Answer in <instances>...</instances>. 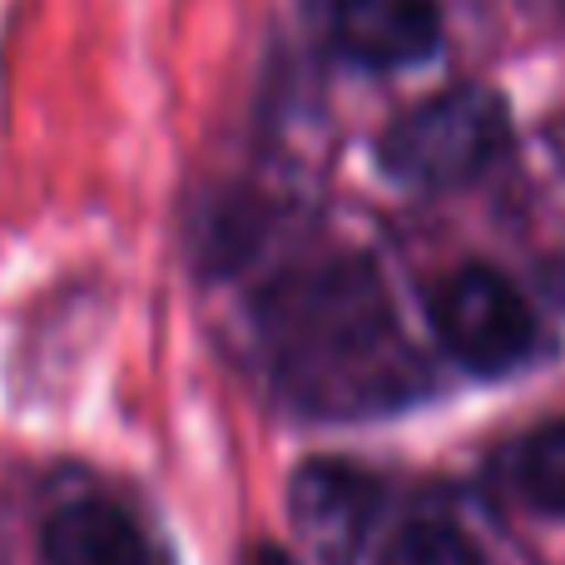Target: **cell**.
Masks as SVG:
<instances>
[{"mask_svg": "<svg viewBox=\"0 0 565 565\" xmlns=\"http://www.w3.org/2000/svg\"><path fill=\"white\" fill-rule=\"evenodd\" d=\"M377 565H487L477 541L457 531L451 521H407L397 536L387 541Z\"/></svg>", "mask_w": 565, "mask_h": 565, "instance_id": "cell-8", "label": "cell"}, {"mask_svg": "<svg viewBox=\"0 0 565 565\" xmlns=\"http://www.w3.org/2000/svg\"><path fill=\"white\" fill-rule=\"evenodd\" d=\"M288 516L312 565H358L382 516V481L352 461H302L288 481Z\"/></svg>", "mask_w": 565, "mask_h": 565, "instance_id": "cell-4", "label": "cell"}, {"mask_svg": "<svg viewBox=\"0 0 565 565\" xmlns=\"http://www.w3.org/2000/svg\"><path fill=\"white\" fill-rule=\"evenodd\" d=\"M516 491L546 516H565V417L536 427L516 447Z\"/></svg>", "mask_w": 565, "mask_h": 565, "instance_id": "cell-7", "label": "cell"}, {"mask_svg": "<svg viewBox=\"0 0 565 565\" xmlns=\"http://www.w3.org/2000/svg\"><path fill=\"white\" fill-rule=\"evenodd\" d=\"M322 40L358 70H407L441 50L437 0H318Z\"/></svg>", "mask_w": 565, "mask_h": 565, "instance_id": "cell-5", "label": "cell"}, {"mask_svg": "<svg viewBox=\"0 0 565 565\" xmlns=\"http://www.w3.org/2000/svg\"><path fill=\"white\" fill-rule=\"evenodd\" d=\"M244 565H298V561H292L282 546H258V551H248Z\"/></svg>", "mask_w": 565, "mask_h": 565, "instance_id": "cell-9", "label": "cell"}, {"mask_svg": "<svg viewBox=\"0 0 565 565\" xmlns=\"http://www.w3.org/2000/svg\"><path fill=\"white\" fill-rule=\"evenodd\" d=\"M511 145V115L497 89L451 85L412 105L382 135L377 164L412 189H457L481 179Z\"/></svg>", "mask_w": 565, "mask_h": 565, "instance_id": "cell-2", "label": "cell"}, {"mask_svg": "<svg viewBox=\"0 0 565 565\" xmlns=\"http://www.w3.org/2000/svg\"><path fill=\"white\" fill-rule=\"evenodd\" d=\"M45 565H145V536L135 516L105 497L65 501L40 531Z\"/></svg>", "mask_w": 565, "mask_h": 565, "instance_id": "cell-6", "label": "cell"}, {"mask_svg": "<svg viewBox=\"0 0 565 565\" xmlns=\"http://www.w3.org/2000/svg\"><path fill=\"white\" fill-rule=\"evenodd\" d=\"M278 397L308 417H372L427 392L377 268L358 254L282 268L254 298Z\"/></svg>", "mask_w": 565, "mask_h": 565, "instance_id": "cell-1", "label": "cell"}, {"mask_svg": "<svg viewBox=\"0 0 565 565\" xmlns=\"http://www.w3.org/2000/svg\"><path fill=\"white\" fill-rule=\"evenodd\" d=\"M431 328L467 372L501 377L536 352L541 328L526 292L487 264L447 274L431 292Z\"/></svg>", "mask_w": 565, "mask_h": 565, "instance_id": "cell-3", "label": "cell"}]
</instances>
